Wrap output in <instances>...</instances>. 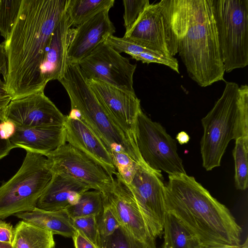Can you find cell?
Masks as SVG:
<instances>
[{
	"instance_id": "6da1fadb",
	"label": "cell",
	"mask_w": 248,
	"mask_h": 248,
	"mask_svg": "<svg viewBox=\"0 0 248 248\" xmlns=\"http://www.w3.org/2000/svg\"><path fill=\"white\" fill-rule=\"evenodd\" d=\"M68 0H22L8 38L2 43L7 59L4 82L12 100L44 90L41 67L50 36Z\"/></svg>"
},
{
	"instance_id": "7a4b0ae2",
	"label": "cell",
	"mask_w": 248,
	"mask_h": 248,
	"mask_svg": "<svg viewBox=\"0 0 248 248\" xmlns=\"http://www.w3.org/2000/svg\"><path fill=\"white\" fill-rule=\"evenodd\" d=\"M164 207L201 245H239L242 228L229 210L186 173L169 175Z\"/></svg>"
},
{
	"instance_id": "3957f363",
	"label": "cell",
	"mask_w": 248,
	"mask_h": 248,
	"mask_svg": "<svg viewBox=\"0 0 248 248\" xmlns=\"http://www.w3.org/2000/svg\"><path fill=\"white\" fill-rule=\"evenodd\" d=\"M178 53L201 87L224 80L212 0H169Z\"/></svg>"
},
{
	"instance_id": "277c9868",
	"label": "cell",
	"mask_w": 248,
	"mask_h": 248,
	"mask_svg": "<svg viewBox=\"0 0 248 248\" xmlns=\"http://www.w3.org/2000/svg\"><path fill=\"white\" fill-rule=\"evenodd\" d=\"M202 166L207 171L220 165L232 140L248 137V86L226 82L221 97L202 119Z\"/></svg>"
},
{
	"instance_id": "5b68a950",
	"label": "cell",
	"mask_w": 248,
	"mask_h": 248,
	"mask_svg": "<svg viewBox=\"0 0 248 248\" xmlns=\"http://www.w3.org/2000/svg\"><path fill=\"white\" fill-rule=\"evenodd\" d=\"M59 81L69 96L71 112L93 131L110 154L122 150L138 163H145L135 141L122 130L99 100L78 63L67 62L65 72Z\"/></svg>"
},
{
	"instance_id": "8992f818",
	"label": "cell",
	"mask_w": 248,
	"mask_h": 248,
	"mask_svg": "<svg viewBox=\"0 0 248 248\" xmlns=\"http://www.w3.org/2000/svg\"><path fill=\"white\" fill-rule=\"evenodd\" d=\"M26 152L18 170L0 186L1 219L33 210L52 177L45 156Z\"/></svg>"
},
{
	"instance_id": "52a82bcc",
	"label": "cell",
	"mask_w": 248,
	"mask_h": 248,
	"mask_svg": "<svg viewBox=\"0 0 248 248\" xmlns=\"http://www.w3.org/2000/svg\"><path fill=\"white\" fill-rule=\"evenodd\" d=\"M225 72L248 64V0H212Z\"/></svg>"
},
{
	"instance_id": "ba28073f",
	"label": "cell",
	"mask_w": 248,
	"mask_h": 248,
	"mask_svg": "<svg viewBox=\"0 0 248 248\" xmlns=\"http://www.w3.org/2000/svg\"><path fill=\"white\" fill-rule=\"evenodd\" d=\"M135 140L142 160L151 169L158 172L163 171L169 175L186 173L177 152L176 140L141 109L136 121Z\"/></svg>"
},
{
	"instance_id": "9c48e42d",
	"label": "cell",
	"mask_w": 248,
	"mask_h": 248,
	"mask_svg": "<svg viewBox=\"0 0 248 248\" xmlns=\"http://www.w3.org/2000/svg\"><path fill=\"white\" fill-rule=\"evenodd\" d=\"M123 37L159 54L173 57L178 53V45L169 0L150 4Z\"/></svg>"
},
{
	"instance_id": "30bf717a",
	"label": "cell",
	"mask_w": 248,
	"mask_h": 248,
	"mask_svg": "<svg viewBox=\"0 0 248 248\" xmlns=\"http://www.w3.org/2000/svg\"><path fill=\"white\" fill-rule=\"evenodd\" d=\"M78 64L87 80H100L135 94L133 76L137 65L104 42Z\"/></svg>"
},
{
	"instance_id": "8fae6325",
	"label": "cell",
	"mask_w": 248,
	"mask_h": 248,
	"mask_svg": "<svg viewBox=\"0 0 248 248\" xmlns=\"http://www.w3.org/2000/svg\"><path fill=\"white\" fill-rule=\"evenodd\" d=\"M52 172H64L104 196L112 190L113 177L87 155L66 142L45 156Z\"/></svg>"
},
{
	"instance_id": "7c38bea8",
	"label": "cell",
	"mask_w": 248,
	"mask_h": 248,
	"mask_svg": "<svg viewBox=\"0 0 248 248\" xmlns=\"http://www.w3.org/2000/svg\"><path fill=\"white\" fill-rule=\"evenodd\" d=\"M161 172L153 170L146 164L140 165L127 185L155 240L162 234L166 213L165 185Z\"/></svg>"
},
{
	"instance_id": "4fadbf2b",
	"label": "cell",
	"mask_w": 248,
	"mask_h": 248,
	"mask_svg": "<svg viewBox=\"0 0 248 248\" xmlns=\"http://www.w3.org/2000/svg\"><path fill=\"white\" fill-rule=\"evenodd\" d=\"M65 119V116L45 94L44 90L12 100L5 113V120L21 127L63 125Z\"/></svg>"
},
{
	"instance_id": "5bb4252c",
	"label": "cell",
	"mask_w": 248,
	"mask_h": 248,
	"mask_svg": "<svg viewBox=\"0 0 248 248\" xmlns=\"http://www.w3.org/2000/svg\"><path fill=\"white\" fill-rule=\"evenodd\" d=\"M121 226L139 240L156 248L145 219L128 186L116 174L112 190L104 196Z\"/></svg>"
},
{
	"instance_id": "9a60e30c",
	"label": "cell",
	"mask_w": 248,
	"mask_h": 248,
	"mask_svg": "<svg viewBox=\"0 0 248 248\" xmlns=\"http://www.w3.org/2000/svg\"><path fill=\"white\" fill-rule=\"evenodd\" d=\"M87 81L111 117L122 130L135 141L136 121L141 109L140 100L136 94L100 80L90 79Z\"/></svg>"
},
{
	"instance_id": "2e32d148",
	"label": "cell",
	"mask_w": 248,
	"mask_h": 248,
	"mask_svg": "<svg viewBox=\"0 0 248 248\" xmlns=\"http://www.w3.org/2000/svg\"><path fill=\"white\" fill-rule=\"evenodd\" d=\"M105 10L76 28L67 50V62L78 63L115 32V27Z\"/></svg>"
},
{
	"instance_id": "e0dca14e",
	"label": "cell",
	"mask_w": 248,
	"mask_h": 248,
	"mask_svg": "<svg viewBox=\"0 0 248 248\" xmlns=\"http://www.w3.org/2000/svg\"><path fill=\"white\" fill-rule=\"evenodd\" d=\"M74 28L66 11L54 30L46 47L41 67L40 84L45 89L47 83L60 80L67 64V50Z\"/></svg>"
},
{
	"instance_id": "ac0fdd59",
	"label": "cell",
	"mask_w": 248,
	"mask_h": 248,
	"mask_svg": "<svg viewBox=\"0 0 248 248\" xmlns=\"http://www.w3.org/2000/svg\"><path fill=\"white\" fill-rule=\"evenodd\" d=\"M66 142L81 151L100 164L111 177L117 170L110 153L93 131L70 111L64 123Z\"/></svg>"
},
{
	"instance_id": "d6986e66",
	"label": "cell",
	"mask_w": 248,
	"mask_h": 248,
	"mask_svg": "<svg viewBox=\"0 0 248 248\" xmlns=\"http://www.w3.org/2000/svg\"><path fill=\"white\" fill-rule=\"evenodd\" d=\"M91 189L86 183L64 172H53L36 207L47 211L65 209L76 204L81 195Z\"/></svg>"
},
{
	"instance_id": "ffe728a7",
	"label": "cell",
	"mask_w": 248,
	"mask_h": 248,
	"mask_svg": "<svg viewBox=\"0 0 248 248\" xmlns=\"http://www.w3.org/2000/svg\"><path fill=\"white\" fill-rule=\"evenodd\" d=\"M15 148L46 156L66 143L64 125L16 127L9 139Z\"/></svg>"
},
{
	"instance_id": "44dd1931",
	"label": "cell",
	"mask_w": 248,
	"mask_h": 248,
	"mask_svg": "<svg viewBox=\"0 0 248 248\" xmlns=\"http://www.w3.org/2000/svg\"><path fill=\"white\" fill-rule=\"evenodd\" d=\"M14 216L47 230L54 235L72 238L76 231L72 219L65 209L47 211L36 207L32 211L18 213Z\"/></svg>"
},
{
	"instance_id": "7402d4cb",
	"label": "cell",
	"mask_w": 248,
	"mask_h": 248,
	"mask_svg": "<svg viewBox=\"0 0 248 248\" xmlns=\"http://www.w3.org/2000/svg\"><path fill=\"white\" fill-rule=\"evenodd\" d=\"M13 248H55L54 234L23 220L16 225Z\"/></svg>"
},
{
	"instance_id": "603a6c76",
	"label": "cell",
	"mask_w": 248,
	"mask_h": 248,
	"mask_svg": "<svg viewBox=\"0 0 248 248\" xmlns=\"http://www.w3.org/2000/svg\"><path fill=\"white\" fill-rule=\"evenodd\" d=\"M114 0H68L66 13L72 28H76L105 10H109Z\"/></svg>"
},
{
	"instance_id": "cb8c5ba5",
	"label": "cell",
	"mask_w": 248,
	"mask_h": 248,
	"mask_svg": "<svg viewBox=\"0 0 248 248\" xmlns=\"http://www.w3.org/2000/svg\"><path fill=\"white\" fill-rule=\"evenodd\" d=\"M163 232L164 248H198L201 245L176 218L167 212L164 216Z\"/></svg>"
},
{
	"instance_id": "d4e9b609",
	"label": "cell",
	"mask_w": 248,
	"mask_h": 248,
	"mask_svg": "<svg viewBox=\"0 0 248 248\" xmlns=\"http://www.w3.org/2000/svg\"><path fill=\"white\" fill-rule=\"evenodd\" d=\"M105 202V196L101 192L88 190L81 195L76 204L65 210L71 218L89 216L97 217L103 210Z\"/></svg>"
},
{
	"instance_id": "484cf974",
	"label": "cell",
	"mask_w": 248,
	"mask_h": 248,
	"mask_svg": "<svg viewBox=\"0 0 248 248\" xmlns=\"http://www.w3.org/2000/svg\"><path fill=\"white\" fill-rule=\"evenodd\" d=\"M248 137L235 140L233 156L235 163V183L237 189L244 190L248 187Z\"/></svg>"
},
{
	"instance_id": "4316f807",
	"label": "cell",
	"mask_w": 248,
	"mask_h": 248,
	"mask_svg": "<svg viewBox=\"0 0 248 248\" xmlns=\"http://www.w3.org/2000/svg\"><path fill=\"white\" fill-rule=\"evenodd\" d=\"M100 248H155L139 240L122 226L111 235L100 238Z\"/></svg>"
},
{
	"instance_id": "83f0119b",
	"label": "cell",
	"mask_w": 248,
	"mask_h": 248,
	"mask_svg": "<svg viewBox=\"0 0 248 248\" xmlns=\"http://www.w3.org/2000/svg\"><path fill=\"white\" fill-rule=\"evenodd\" d=\"M22 0H0V32L6 40L17 17Z\"/></svg>"
},
{
	"instance_id": "f1b7e54d",
	"label": "cell",
	"mask_w": 248,
	"mask_h": 248,
	"mask_svg": "<svg viewBox=\"0 0 248 248\" xmlns=\"http://www.w3.org/2000/svg\"><path fill=\"white\" fill-rule=\"evenodd\" d=\"M111 155L117 170L116 174L126 185H129L139 166L142 164H140L134 160L122 150L113 151Z\"/></svg>"
},
{
	"instance_id": "f546056e",
	"label": "cell",
	"mask_w": 248,
	"mask_h": 248,
	"mask_svg": "<svg viewBox=\"0 0 248 248\" xmlns=\"http://www.w3.org/2000/svg\"><path fill=\"white\" fill-rule=\"evenodd\" d=\"M71 219L76 230L79 231L90 240L100 247V236L96 216L80 217Z\"/></svg>"
},
{
	"instance_id": "4dcf8cb0",
	"label": "cell",
	"mask_w": 248,
	"mask_h": 248,
	"mask_svg": "<svg viewBox=\"0 0 248 248\" xmlns=\"http://www.w3.org/2000/svg\"><path fill=\"white\" fill-rule=\"evenodd\" d=\"M100 238L108 237L120 226V223L109 204L106 201L101 213L96 217Z\"/></svg>"
},
{
	"instance_id": "1f68e13d",
	"label": "cell",
	"mask_w": 248,
	"mask_h": 248,
	"mask_svg": "<svg viewBox=\"0 0 248 248\" xmlns=\"http://www.w3.org/2000/svg\"><path fill=\"white\" fill-rule=\"evenodd\" d=\"M124 26L125 32L129 31L145 9L150 5L148 0H124Z\"/></svg>"
},
{
	"instance_id": "d6a6232c",
	"label": "cell",
	"mask_w": 248,
	"mask_h": 248,
	"mask_svg": "<svg viewBox=\"0 0 248 248\" xmlns=\"http://www.w3.org/2000/svg\"><path fill=\"white\" fill-rule=\"evenodd\" d=\"M142 63H157L165 65L176 72L179 73L177 60L174 57H169L156 53H142L134 58Z\"/></svg>"
},
{
	"instance_id": "836d02e7",
	"label": "cell",
	"mask_w": 248,
	"mask_h": 248,
	"mask_svg": "<svg viewBox=\"0 0 248 248\" xmlns=\"http://www.w3.org/2000/svg\"><path fill=\"white\" fill-rule=\"evenodd\" d=\"M15 231V228L11 224L0 218V242L13 244Z\"/></svg>"
},
{
	"instance_id": "e575fe53",
	"label": "cell",
	"mask_w": 248,
	"mask_h": 248,
	"mask_svg": "<svg viewBox=\"0 0 248 248\" xmlns=\"http://www.w3.org/2000/svg\"><path fill=\"white\" fill-rule=\"evenodd\" d=\"M12 100V97L7 92L4 82L0 78V122L5 120L6 108Z\"/></svg>"
},
{
	"instance_id": "d590c367",
	"label": "cell",
	"mask_w": 248,
	"mask_h": 248,
	"mask_svg": "<svg viewBox=\"0 0 248 248\" xmlns=\"http://www.w3.org/2000/svg\"><path fill=\"white\" fill-rule=\"evenodd\" d=\"M72 238L75 248H100L78 230H76Z\"/></svg>"
},
{
	"instance_id": "8d00e7d4",
	"label": "cell",
	"mask_w": 248,
	"mask_h": 248,
	"mask_svg": "<svg viewBox=\"0 0 248 248\" xmlns=\"http://www.w3.org/2000/svg\"><path fill=\"white\" fill-rule=\"evenodd\" d=\"M16 125L11 121L4 120L0 122V137L3 140H9L15 134Z\"/></svg>"
},
{
	"instance_id": "74e56055",
	"label": "cell",
	"mask_w": 248,
	"mask_h": 248,
	"mask_svg": "<svg viewBox=\"0 0 248 248\" xmlns=\"http://www.w3.org/2000/svg\"><path fill=\"white\" fill-rule=\"evenodd\" d=\"M5 80L7 74V59L4 47L0 43V75Z\"/></svg>"
},
{
	"instance_id": "f35d334b",
	"label": "cell",
	"mask_w": 248,
	"mask_h": 248,
	"mask_svg": "<svg viewBox=\"0 0 248 248\" xmlns=\"http://www.w3.org/2000/svg\"><path fill=\"white\" fill-rule=\"evenodd\" d=\"M15 148L9 140H3L0 137V160L8 155L10 151Z\"/></svg>"
},
{
	"instance_id": "ab89813d",
	"label": "cell",
	"mask_w": 248,
	"mask_h": 248,
	"mask_svg": "<svg viewBox=\"0 0 248 248\" xmlns=\"http://www.w3.org/2000/svg\"><path fill=\"white\" fill-rule=\"evenodd\" d=\"M201 248H248V238L247 237L245 241L242 244H219L206 246L201 245Z\"/></svg>"
},
{
	"instance_id": "60d3db41",
	"label": "cell",
	"mask_w": 248,
	"mask_h": 248,
	"mask_svg": "<svg viewBox=\"0 0 248 248\" xmlns=\"http://www.w3.org/2000/svg\"><path fill=\"white\" fill-rule=\"evenodd\" d=\"M176 139L180 144H184L189 141L190 138L186 132L181 131L177 135Z\"/></svg>"
},
{
	"instance_id": "b9f144b4",
	"label": "cell",
	"mask_w": 248,
	"mask_h": 248,
	"mask_svg": "<svg viewBox=\"0 0 248 248\" xmlns=\"http://www.w3.org/2000/svg\"><path fill=\"white\" fill-rule=\"evenodd\" d=\"M0 248H13V245L10 243L0 242Z\"/></svg>"
},
{
	"instance_id": "7bdbcfd3",
	"label": "cell",
	"mask_w": 248,
	"mask_h": 248,
	"mask_svg": "<svg viewBox=\"0 0 248 248\" xmlns=\"http://www.w3.org/2000/svg\"><path fill=\"white\" fill-rule=\"evenodd\" d=\"M201 248V246L199 248Z\"/></svg>"
},
{
	"instance_id": "ee69618b",
	"label": "cell",
	"mask_w": 248,
	"mask_h": 248,
	"mask_svg": "<svg viewBox=\"0 0 248 248\" xmlns=\"http://www.w3.org/2000/svg\"><path fill=\"white\" fill-rule=\"evenodd\" d=\"M161 248H164L162 247Z\"/></svg>"
}]
</instances>
